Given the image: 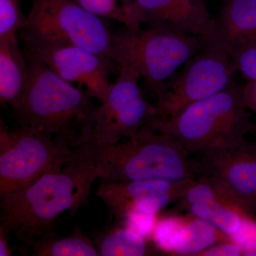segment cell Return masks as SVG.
Masks as SVG:
<instances>
[{
    "label": "cell",
    "instance_id": "obj_1",
    "mask_svg": "<svg viewBox=\"0 0 256 256\" xmlns=\"http://www.w3.org/2000/svg\"><path fill=\"white\" fill-rule=\"evenodd\" d=\"M98 178L92 162L68 156L63 168L0 198V226L31 248L38 239L55 233L60 215L66 212L70 216L75 214Z\"/></svg>",
    "mask_w": 256,
    "mask_h": 256
},
{
    "label": "cell",
    "instance_id": "obj_2",
    "mask_svg": "<svg viewBox=\"0 0 256 256\" xmlns=\"http://www.w3.org/2000/svg\"><path fill=\"white\" fill-rule=\"evenodd\" d=\"M68 156L92 162L102 180L182 182L204 176L200 160L192 159L181 143L148 128L114 144L88 142L72 150Z\"/></svg>",
    "mask_w": 256,
    "mask_h": 256
},
{
    "label": "cell",
    "instance_id": "obj_3",
    "mask_svg": "<svg viewBox=\"0 0 256 256\" xmlns=\"http://www.w3.org/2000/svg\"><path fill=\"white\" fill-rule=\"evenodd\" d=\"M26 58L28 86L13 109L18 124L46 134L70 150L88 142L97 107L94 98L44 64Z\"/></svg>",
    "mask_w": 256,
    "mask_h": 256
},
{
    "label": "cell",
    "instance_id": "obj_4",
    "mask_svg": "<svg viewBox=\"0 0 256 256\" xmlns=\"http://www.w3.org/2000/svg\"><path fill=\"white\" fill-rule=\"evenodd\" d=\"M146 128L171 136L190 154L198 156L238 146L256 129L244 100L242 86L236 82L174 117L152 121Z\"/></svg>",
    "mask_w": 256,
    "mask_h": 256
},
{
    "label": "cell",
    "instance_id": "obj_5",
    "mask_svg": "<svg viewBox=\"0 0 256 256\" xmlns=\"http://www.w3.org/2000/svg\"><path fill=\"white\" fill-rule=\"evenodd\" d=\"M203 44L202 37L158 25L126 28L114 33V62L132 67L156 98Z\"/></svg>",
    "mask_w": 256,
    "mask_h": 256
},
{
    "label": "cell",
    "instance_id": "obj_6",
    "mask_svg": "<svg viewBox=\"0 0 256 256\" xmlns=\"http://www.w3.org/2000/svg\"><path fill=\"white\" fill-rule=\"evenodd\" d=\"M21 32L22 40L68 44L114 62V33L73 0H32Z\"/></svg>",
    "mask_w": 256,
    "mask_h": 256
},
{
    "label": "cell",
    "instance_id": "obj_7",
    "mask_svg": "<svg viewBox=\"0 0 256 256\" xmlns=\"http://www.w3.org/2000/svg\"><path fill=\"white\" fill-rule=\"evenodd\" d=\"M156 97L152 121L174 117L188 106L214 95L235 82L237 70L232 50L210 37Z\"/></svg>",
    "mask_w": 256,
    "mask_h": 256
},
{
    "label": "cell",
    "instance_id": "obj_8",
    "mask_svg": "<svg viewBox=\"0 0 256 256\" xmlns=\"http://www.w3.org/2000/svg\"><path fill=\"white\" fill-rule=\"evenodd\" d=\"M70 150L53 138L20 126L0 122V198L28 188L44 174L66 164Z\"/></svg>",
    "mask_w": 256,
    "mask_h": 256
},
{
    "label": "cell",
    "instance_id": "obj_9",
    "mask_svg": "<svg viewBox=\"0 0 256 256\" xmlns=\"http://www.w3.org/2000/svg\"><path fill=\"white\" fill-rule=\"evenodd\" d=\"M118 77L96 107L92 138L96 144H114L136 137L156 112L139 85L140 76L130 66L120 65Z\"/></svg>",
    "mask_w": 256,
    "mask_h": 256
},
{
    "label": "cell",
    "instance_id": "obj_10",
    "mask_svg": "<svg viewBox=\"0 0 256 256\" xmlns=\"http://www.w3.org/2000/svg\"><path fill=\"white\" fill-rule=\"evenodd\" d=\"M26 58L38 60L70 84L85 87L100 101L110 86L114 60L68 44L23 40Z\"/></svg>",
    "mask_w": 256,
    "mask_h": 256
},
{
    "label": "cell",
    "instance_id": "obj_11",
    "mask_svg": "<svg viewBox=\"0 0 256 256\" xmlns=\"http://www.w3.org/2000/svg\"><path fill=\"white\" fill-rule=\"evenodd\" d=\"M204 176L223 186L247 214L256 213V144L246 140L238 146L202 154Z\"/></svg>",
    "mask_w": 256,
    "mask_h": 256
},
{
    "label": "cell",
    "instance_id": "obj_12",
    "mask_svg": "<svg viewBox=\"0 0 256 256\" xmlns=\"http://www.w3.org/2000/svg\"><path fill=\"white\" fill-rule=\"evenodd\" d=\"M148 25L164 26L204 38L212 33L214 18L206 3L198 0H136Z\"/></svg>",
    "mask_w": 256,
    "mask_h": 256
},
{
    "label": "cell",
    "instance_id": "obj_13",
    "mask_svg": "<svg viewBox=\"0 0 256 256\" xmlns=\"http://www.w3.org/2000/svg\"><path fill=\"white\" fill-rule=\"evenodd\" d=\"M194 180L171 182L162 180L114 181L102 178L96 195L105 203L116 220H124L134 206L144 198L191 184Z\"/></svg>",
    "mask_w": 256,
    "mask_h": 256
},
{
    "label": "cell",
    "instance_id": "obj_14",
    "mask_svg": "<svg viewBox=\"0 0 256 256\" xmlns=\"http://www.w3.org/2000/svg\"><path fill=\"white\" fill-rule=\"evenodd\" d=\"M210 38L230 50L256 38V0H220Z\"/></svg>",
    "mask_w": 256,
    "mask_h": 256
},
{
    "label": "cell",
    "instance_id": "obj_15",
    "mask_svg": "<svg viewBox=\"0 0 256 256\" xmlns=\"http://www.w3.org/2000/svg\"><path fill=\"white\" fill-rule=\"evenodd\" d=\"M30 79L25 53L20 50L18 36L0 40V102L14 109L22 97Z\"/></svg>",
    "mask_w": 256,
    "mask_h": 256
},
{
    "label": "cell",
    "instance_id": "obj_16",
    "mask_svg": "<svg viewBox=\"0 0 256 256\" xmlns=\"http://www.w3.org/2000/svg\"><path fill=\"white\" fill-rule=\"evenodd\" d=\"M233 242L232 236L224 233L214 225L190 214L184 217L174 236L170 252L178 256H198L215 244Z\"/></svg>",
    "mask_w": 256,
    "mask_h": 256
},
{
    "label": "cell",
    "instance_id": "obj_17",
    "mask_svg": "<svg viewBox=\"0 0 256 256\" xmlns=\"http://www.w3.org/2000/svg\"><path fill=\"white\" fill-rule=\"evenodd\" d=\"M214 225L224 233L232 236L242 227L244 220L250 218L230 197H215L201 203L190 205L184 210Z\"/></svg>",
    "mask_w": 256,
    "mask_h": 256
},
{
    "label": "cell",
    "instance_id": "obj_18",
    "mask_svg": "<svg viewBox=\"0 0 256 256\" xmlns=\"http://www.w3.org/2000/svg\"><path fill=\"white\" fill-rule=\"evenodd\" d=\"M110 227L96 236L94 242L100 256L152 255L146 238L124 222Z\"/></svg>",
    "mask_w": 256,
    "mask_h": 256
},
{
    "label": "cell",
    "instance_id": "obj_19",
    "mask_svg": "<svg viewBox=\"0 0 256 256\" xmlns=\"http://www.w3.org/2000/svg\"><path fill=\"white\" fill-rule=\"evenodd\" d=\"M31 248L32 255L34 256H99L95 242L78 228L65 236L56 233L46 236Z\"/></svg>",
    "mask_w": 256,
    "mask_h": 256
},
{
    "label": "cell",
    "instance_id": "obj_20",
    "mask_svg": "<svg viewBox=\"0 0 256 256\" xmlns=\"http://www.w3.org/2000/svg\"><path fill=\"white\" fill-rule=\"evenodd\" d=\"M92 14L110 18L129 30L146 26V22L136 0H73Z\"/></svg>",
    "mask_w": 256,
    "mask_h": 256
},
{
    "label": "cell",
    "instance_id": "obj_21",
    "mask_svg": "<svg viewBox=\"0 0 256 256\" xmlns=\"http://www.w3.org/2000/svg\"><path fill=\"white\" fill-rule=\"evenodd\" d=\"M26 20L20 0H0V40L16 36Z\"/></svg>",
    "mask_w": 256,
    "mask_h": 256
},
{
    "label": "cell",
    "instance_id": "obj_22",
    "mask_svg": "<svg viewBox=\"0 0 256 256\" xmlns=\"http://www.w3.org/2000/svg\"><path fill=\"white\" fill-rule=\"evenodd\" d=\"M232 54L240 75L247 82H256V38L236 47Z\"/></svg>",
    "mask_w": 256,
    "mask_h": 256
},
{
    "label": "cell",
    "instance_id": "obj_23",
    "mask_svg": "<svg viewBox=\"0 0 256 256\" xmlns=\"http://www.w3.org/2000/svg\"><path fill=\"white\" fill-rule=\"evenodd\" d=\"M184 217L170 216L156 220V227L152 234L153 242L160 250L170 252L172 242L181 226Z\"/></svg>",
    "mask_w": 256,
    "mask_h": 256
},
{
    "label": "cell",
    "instance_id": "obj_24",
    "mask_svg": "<svg viewBox=\"0 0 256 256\" xmlns=\"http://www.w3.org/2000/svg\"><path fill=\"white\" fill-rule=\"evenodd\" d=\"M156 215L148 214L139 212H131L124 220L126 225L136 230L144 238L152 234L156 223Z\"/></svg>",
    "mask_w": 256,
    "mask_h": 256
},
{
    "label": "cell",
    "instance_id": "obj_25",
    "mask_svg": "<svg viewBox=\"0 0 256 256\" xmlns=\"http://www.w3.org/2000/svg\"><path fill=\"white\" fill-rule=\"evenodd\" d=\"M244 254L242 248L234 242H223L215 244L198 256H237Z\"/></svg>",
    "mask_w": 256,
    "mask_h": 256
},
{
    "label": "cell",
    "instance_id": "obj_26",
    "mask_svg": "<svg viewBox=\"0 0 256 256\" xmlns=\"http://www.w3.org/2000/svg\"><path fill=\"white\" fill-rule=\"evenodd\" d=\"M242 92L248 108L256 116V82H247L242 86Z\"/></svg>",
    "mask_w": 256,
    "mask_h": 256
},
{
    "label": "cell",
    "instance_id": "obj_27",
    "mask_svg": "<svg viewBox=\"0 0 256 256\" xmlns=\"http://www.w3.org/2000/svg\"><path fill=\"white\" fill-rule=\"evenodd\" d=\"M9 232L0 226V256H10L12 250L9 246Z\"/></svg>",
    "mask_w": 256,
    "mask_h": 256
},
{
    "label": "cell",
    "instance_id": "obj_28",
    "mask_svg": "<svg viewBox=\"0 0 256 256\" xmlns=\"http://www.w3.org/2000/svg\"><path fill=\"white\" fill-rule=\"evenodd\" d=\"M198 1L206 3L207 0H198Z\"/></svg>",
    "mask_w": 256,
    "mask_h": 256
}]
</instances>
